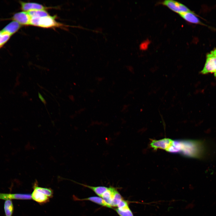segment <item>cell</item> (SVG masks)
<instances>
[{
    "label": "cell",
    "mask_w": 216,
    "mask_h": 216,
    "mask_svg": "<svg viewBox=\"0 0 216 216\" xmlns=\"http://www.w3.org/2000/svg\"><path fill=\"white\" fill-rule=\"evenodd\" d=\"M209 143L204 140H173L167 152L179 153L187 157L199 159L206 158L210 151Z\"/></svg>",
    "instance_id": "1"
},
{
    "label": "cell",
    "mask_w": 216,
    "mask_h": 216,
    "mask_svg": "<svg viewBox=\"0 0 216 216\" xmlns=\"http://www.w3.org/2000/svg\"><path fill=\"white\" fill-rule=\"evenodd\" d=\"M56 16L50 15L40 18H34L32 20L33 26L44 28H65L67 26L57 21Z\"/></svg>",
    "instance_id": "2"
},
{
    "label": "cell",
    "mask_w": 216,
    "mask_h": 216,
    "mask_svg": "<svg viewBox=\"0 0 216 216\" xmlns=\"http://www.w3.org/2000/svg\"><path fill=\"white\" fill-rule=\"evenodd\" d=\"M200 73L204 75L213 74L216 78V48L207 53L204 66Z\"/></svg>",
    "instance_id": "3"
},
{
    "label": "cell",
    "mask_w": 216,
    "mask_h": 216,
    "mask_svg": "<svg viewBox=\"0 0 216 216\" xmlns=\"http://www.w3.org/2000/svg\"><path fill=\"white\" fill-rule=\"evenodd\" d=\"M162 4L173 11L179 14L192 11L184 4L176 1L166 0L163 2Z\"/></svg>",
    "instance_id": "4"
},
{
    "label": "cell",
    "mask_w": 216,
    "mask_h": 216,
    "mask_svg": "<svg viewBox=\"0 0 216 216\" xmlns=\"http://www.w3.org/2000/svg\"><path fill=\"white\" fill-rule=\"evenodd\" d=\"M173 142V140L168 138L159 140H152L150 145L154 150L160 149L167 151L172 145Z\"/></svg>",
    "instance_id": "5"
},
{
    "label": "cell",
    "mask_w": 216,
    "mask_h": 216,
    "mask_svg": "<svg viewBox=\"0 0 216 216\" xmlns=\"http://www.w3.org/2000/svg\"><path fill=\"white\" fill-rule=\"evenodd\" d=\"M21 9L24 11L28 12L30 11L37 10H46L53 8L52 7H47L42 4L32 2H25L20 1Z\"/></svg>",
    "instance_id": "6"
},
{
    "label": "cell",
    "mask_w": 216,
    "mask_h": 216,
    "mask_svg": "<svg viewBox=\"0 0 216 216\" xmlns=\"http://www.w3.org/2000/svg\"><path fill=\"white\" fill-rule=\"evenodd\" d=\"M12 19L21 25H30L31 17L27 12L23 11L16 13L13 15Z\"/></svg>",
    "instance_id": "7"
},
{
    "label": "cell",
    "mask_w": 216,
    "mask_h": 216,
    "mask_svg": "<svg viewBox=\"0 0 216 216\" xmlns=\"http://www.w3.org/2000/svg\"><path fill=\"white\" fill-rule=\"evenodd\" d=\"M32 199L31 194L22 193H0V199L29 200Z\"/></svg>",
    "instance_id": "8"
},
{
    "label": "cell",
    "mask_w": 216,
    "mask_h": 216,
    "mask_svg": "<svg viewBox=\"0 0 216 216\" xmlns=\"http://www.w3.org/2000/svg\"><path fill=\"white\" fill-rule=\"evenodd\" d=\"M179 14L182 18L188 22L207 26V25L203 23L200 20L197 16H199L194 12L191 11L186 12Z\"/></svg>",
    "instance_id": "9"
},
{
    "label": "cell",
    "mask_w": 216,
    "mask_h": 216,
    "mask_svg": "<svg viewBox=\"0 0 216 216\" xmlns=\"http://www.w3.org/2000/svg\"><path fill=\"white\" fill-rule=\"evenodd\" d=\"M74 199L76 200H88L93 202L97 204L100 205L104 207L107 208H113L108 203L106 202L103 199L100 197L96 196H91L84 199H80L74 197Z\"/></svg>",
    "instance_id": "10"
},
{
    "label": "cell",
    "mask_w": 216,
    "mask_h": 216,
    "mask_svg": "<svg viewBox=\"0 0 216 216\" xmlns=\"http://www.w3.org/2000/svg\"><path fill=\"white\" fill-rule=\"evenodd\" d=\"M21 26V25L19 23L14 21L6 26L1 31L7 32L12 35L16 32Z\"/></svg>",
    "instance_id": "11"
},
{
    "label": "cell",
    "mask_w": 216,
    "mask_h": 216,
    "mask_svg": "<svg viewBox=\"0 0 216 216\" xmlns=\"http://www.w3.org/2000/svg\"><path fill=\"white\" fill-rule=\"evenodd\" d=\"M32 199L40 204L45 203L48 202L49 197L44 194L34 190L31 194Z\"/></svg>",
    "instance_id": "12"
},
{
    "label": "cell",
    "mask_w": 216,
    "mask_h": 216,
    "mask_svg": "<svg viewBox=\"0 0 216 216\" xmlns=\"http://www.w3.org/2000/svg\"><path fill=\"white\" fill-rule=\"evenodd\" d=\"M117 190L116 188L110 186L101 197L110 205L113 195Z\"/></svg>",
    "instance_id": "13"
},
{
    "label": "cell",
    "mask_w": 216,
    "mask_h": 216,
    "mask_svg": "<svg viewBox=\"0 0 216 216\" xmlns=\"http://www.w3.org/2000/svg\"><path fill=\"white\" fill-rule=\"evenodd\" d=\"M82 186L93 190L97 195L101 197L104 193L108 189V187L103 186H93L80 183H78Z\"/></svg>",
    "instance_id": "14"
},
{
    "label": "cell",
    "mask_w": 216,
    "mask_h": 216,
    "mask_svg": "<svg viewBox=\"0 0 216 216\" xmlns=\"http://www.w3.org/2000/svg\"><path fill=\"white\" fill-rule=\"evenodd\" d=\"M4 208L5 216H12L14 211V206L12 200H5Z\"/></svg>",
    "instance_id": "15"
},
{
    "label": "cell",
    "mask_w": 216,
    "mask_h": 216,
    "mask_svg": "<svg viewBox=\"0 0 216 216\" xmlns=\"http://www.w3.org/2000/svg\"><path fill=\"white\" fill-rule=\"evenodd\" d=\"M37 181L34 184L33 189L40 192L50 198L52 196L53 191L50 188L38 186Z\"/></svg>",
    "instance_id": "16"
},
{
    "label": "cell",
    "mask_w": 216,
    "mask_h": 216,
    "mask_svg": "<svg viewBox=\"0 0 216 216\" xmlns=\"http://www.w3.org/2000/svg\"><path fill=\"white\" fill-rule=\"evenodd\" d=\"M31 17L40 18L50 15L46 10H37L27 12Z\"/></svg>",
    "instance_id": "17"
},
{
    "label": "cell",
    "mask_w": 216,
    "mask_h": 216,
    "mask_svg": "<svg viewBox=\"0 0 216 216\" xmlns=\"http://www.w3.org/2000/svg\"><path fill=\"white\" fill-rule=\"evenodd\" d=\"M123 199L122 197L118 190H117L113 196L112 200L110 204V206L112 207H117L118 204Z\"/></svg>",
    "instance_id": "18"
},
{
    "label": "cell",
    "mask_w": 216,
    "mask_h": 216,
    "mask_svg": "<svg viewBox=\"0 0 216 216\" xmlns=\"http://www.w3.org/2000/svg\"><path fill=\"white\" fill-rule=\"evenodd\" d=\"M114 209L120 216H134L129 207L121 209L117 208Z\"/></svg>",
    "instance_id": "19"
},
{
    "label": "cell",
    "mask_w": 216,
    "mask_h": 216,
    "mask_svg": "<svg viewBox=\"0 0 216 216\" xmlns=\"http://www.w3.org/2000/svg\"><path fill=\"white\" fill-rule=\"evenodd\" d=\"M11 36L7 32L0 31V47L8 40Z\"/></svg>",
    "instance_id": "20"
},
{
    "label": "cell",
    "mask_w": 216,
    "mask_h": 216,
    "mask_svg": "<svg viewBox=\"0 0 216 216\" xmlns=\"http://www.w3.org/2000/svg\"><path fill=\"white\" fill-rule=\"evenodd\" d=\"M128 202L123 199L118 205L117 208L123 209L129 207Z\"/></svg>",
    "instance_id": "21"
},
{
    "label": "cell",
    "mask_w": 216,
    "mask_h": 216,
    "mask_svg": "<svg viewBox=\"0 0 216 216\" xmlns=\"http://www.w3.org/2000/svg\"><path fill=\"white\" fill-rule=\"evenodd\" d=\"M148 42L147 41H145L142 43L140 45V49L141 50H144L147 47Z\"/></svg>",
    "instance_id": "22"
},
{
    "label": "cell",
    "mask_w": 216,
    "mask_h": 216,
    "mask_svg": "<svg viewBox=\"0 0 216 216\" xmlns=\"http://www.w3.org/2000/svg\"><path fill=\"white\" fill-rule=\"evenodd\" d=\"M38 96L39 97L40 99V100H41V101L44 104H46V102L44 99V98L38 92Z\"/></svg>",
    "instance_id": "23"
},
{
    "label": "cell",
    "mask_w": 216,
    "mask_h": 216,
    "mask_svg": "<svg viewBox=\"0 0 216 216\" xmlns=\"http://www.w3.org/2000/svg\"><path fill=\"white\" fill-rule=\"evenodd\" d=\"M128 106L127 105V104H125L124 105H123L122 110L121 111L122 112H124L125 111H126V110L127 109V108H128Z\"/></svg>",
    "instance_id": "24"
},
{
    "label": "cell",
    "mask_w": 216,
    "mask_h": 216,
    "mask_svg": "<svg viewBox=\"0 0 216 216\" xmlns=\"http://www.w3.org/2000/svg\"><path fill=\"white\" fill-rule=\"evenodd\" d=\"M96 80L99 82H100L103 80V78L102 77H98L96 78Z\"/></svg>",
    "instance_id": "25"
}]
</instances>
